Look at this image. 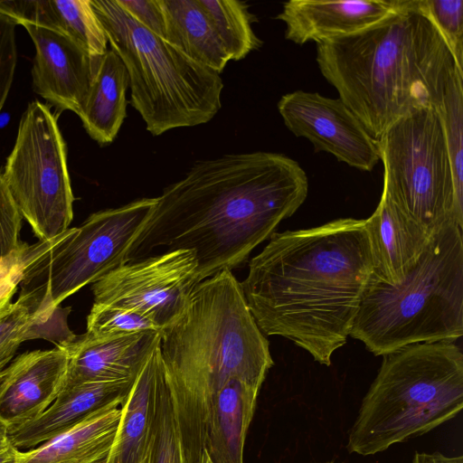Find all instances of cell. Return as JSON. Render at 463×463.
I'll use <instances>...</instances> for the list:
<instances>
[{"label": "cell", "instance_id": "cell-28", "mask_svg": "<svg viewBox=\"0 0 463 463\" xmlns=\"http://www.w3.org/2000/svg\"><path fill=\"white\" fill-rule=\"evenodd\" d=\"M437 110L451 165L457 209L463 217V75L454 78Z\"/></svg>", "mask_w": 463, "mask_h": 463}, {"label": "cell", "instance_id": "cell-20", "mask_svg": "<svg viewBox=\"0 0 463 463\" xmlns=\"http://www.w3.org/2000/svg\"><path fill=\"white\" fill-rule=\"evenodd\" d=\"M118 400L40 447L18 453L16 463H105L121 416Z\"/></svg>", "mask_w": 463, "mask_h": 463}, {"label": "cell", "instance_id": "cell-4", "mask_svg": "<svg viewBox=\"0 0 463 463\" xmlns=\"http://www.w3.org/2000/svg\"><path fill=\"white\" fill-rule=\"evenodd\" d=\"M159 351L195 463L216 393L231 380L260 390L273 365L269 344L240 282L223 270L199 282L181 317L162 330Z\"/></svg>", "mask_w": 463, "mask_h": 463}, {"label": "cell", "instance_id": "cell-31", "mask_svg": "<svg viewBox=\"0 0 463 463\" xmlns=\"http://www.w3.org/2000/svg\"><path fill=\"white\" fill-rule=\"evenodd\" d=\"M147 330L161 331L143 315L115 306L93 304L87 317L86 332L92 335H123Z\"/></svg>", "mask_w": 463, "mask_h": 463}, {"label": "cell", "instance_id": "cell-11", "mask_svg": "<svg viewBox=\"0 0 463 463\" xmlns=\"http://www.w3.org/2000/svg\"><path fill=\"white\" fill-rule=\"evenodd\" d=\"M199 282L194 251H165L127 262L93 283V304L135 311L162 331L181 317Z\"/></svg>", "mask_w": 463, "mask_h": 463}, {"label": "cell", "instance_id": "cell-9", "mask_svg": "<svg viewBox=\"0 0 463 463\" xmlns=\"http://www.w3.org/2000/svg\"><path fill=\"white\" fill-rule=\"evenodd\" d=\"M2 175L39 241L53 240L69 229L74 195L66 143L47 105L39 100L28 104Z\"/></svg>", "mask_w": 463, "mask_h": 463}, {"label": "cell", "instance_id": "cell-8", "mask_svg": "<svg viewBox=\"0 0 463 463\" xmlns=\"http://www.w3.org/2000/svg\"><path fill=\"white\" fill-rule=\"evenodd\" d=\"M383 192L430 235L446 224L463 227L439 111L427 108L394 123L377 140Z\"/></svg>", "mask_w": 463, "mask_h": 463}, {"label": "cell", "instance_id": "cell-5", "mask_svg": "<svg viewBox=\"0 0 463 463\" xmlns=\"http://www.w3.org/2000/svg\"><path fill=\"white\" fill-rule=\"evenodd\" d=\"M462 335V227L450 222L430 236L401 283L371 276L350 336L384 355L413 344L454 342Z\"/></svg>", "mask_w": 463, "mask_h": 463}, {"label": "cell", "instance_id": "cell-14", "mask_svg": "<svg viewBox=\"0 0 463 463\" xmlns=\"http://www.w3.org/2000/svg\"><path fill=\"white\" fill-rule=\"evenodd\" d=\"M68 364L61 345L19 354L0 373V420L10 430L40 416L61 392Z\"/></svg>", "mask_w": 463, "mask_h": 463}, {"label": "cell", "instance_id": "cell-3", "mask_svg": "<svg viewBox=\"0 0 463 463\" xmlns=\"http://www.w3.org/2000/svg\"><path fill=\"white\" fill-rule=\"evenodd\" d=\"M317 62L339 99L378 140L398 120L441 105L463 75L417 0L353 34L317 43Z\"/></svg>", "mask_w": 463, "mask_h": 463}, {"label": "cell", "instance_id": "cell-26", "mask_svg": "<svg viewBox=\"0 0 463 463\" xmlns=\"http://www.w3.org/2000/svg\"><path fill=\"white\" fill-rule=\"evenodd\" d=\"M58 314L50 317L41 307V295L22 290L18 299L0 314V373L9 364L21 344L44 338L47 326Z\"/></svg>", "mask_w": 463, "mask_h": 463}, {"label": "cell", "instance_id": "cell-38", "mask_svg": "<svg viewBox=\"0 0 463 463\" xmlns=\"http://www.w3.org/2000/svg\"><path fill=\"white\" fill-rule=\"evenodd\" d=\"M198 463H213L207 452L203 449Z\"/></svg>", "mask_w": 463, "mask_h": 463}, {"label": "cell", "instance_id": "cell-7", "mask_svg": "<svg viewBox=\"0 0 463 463\" xmlns=\"http://www.w3.org/2000/svg\"><path fill=\"white\" fill-rule=\"evenodd\" d=\"M123 61L130 103L153 136L209 122L222 107L220 73L194 61L128 15L116 0H90Z\"/></svg>", "mask_w": 463, "mask_h": 463}, {"label": "cell", "instance_id": "cell-35", "mask_svg": "<svg viewBox=\"0 0 463 463\" xmlns=\"http://www.w3.org/2000/svg\"><path fill=\"white\" fill-rule=\"evenodd\" d=\"M411 463H463V456H446L439 452H415Z\"/></svg>", "mask_w": 463, "mask_h": 463}, {"label": "cell", "instance_id": "cell-2", "mask_svg": "<svg viewBox=\"0 0 463 463\" xmlns=\"http://www.w3.org/2000/svg\"><path fill=\"white\" fill-rule=\"evenodd\" d=\"M365 220L274 232L240 282L259 328L324 365L343 346L373 275Z\"/></svg>", "mask_w": 463, "mask_h": 463}, {"label": "cell", "instance_id": "cell-13", "mask_svg": "<svg viewBox=\"0 0 463 463\" xmlns=\"http://www.w3.org/2000/svg\"><path fill=\"white\" fill-rule=\"evenodd\" d=\"M19 25L24 27L35 49L33 90L57 109L79 116L101 57H91L53 26L33 21H24Z\"/></svg>", "mask_w": 463, "mask_h": 463}, {"label": "cell", "instance_id": "cell-36", "mask_svg": "<svg viewBox=\"0 0 463 463\" xmlns=\"http://www.w3.org/2000/svg\"><path fill=\"white\" fill-rule=\"evenodd\" d=\"M19 450L13 444L0 449V463H16Z\"/></svg>", "mask_w": 463, "mask_h": 463}, {"label": "cell", "instance_id": "cell-19", "mask_svg": "<svg viewBox=\"0 0 463 463\" xmlns=\"http://www.w3.org/2000/svg\"><path fill=\"white\" fill-rule=\"evenodd\" d=\"M163 367L158 345L121 404L115 439L105 463H147Z\"/></svg>", "mask_w": 463, "mask_h": 463}, {"label": "cell", "instance_id": "cell-25", "mask_svg": "<svg viewBox=\"0 0 463 463\" xmlns=\"http://www.w3.org/2000/svg\"><path fill=\"white\" fill-rule=\"evenodd\" d=\"M147 463H195L165 367L158 383L156 411Z\"/></svg>", "mask_w": 463, "mask_h": 463}, {"label": "cell", "instance_id": "cell-37", "mask_svg": "<svg viewBox=\"0 0 463 463\" xmlns=\"http://www.w3.org/2000/svg\"><path fill=\"white\" fill-rule=\"evenodd\" d=\"M8 430V426L2 420H0V449L5 448L10 444Z\"/></svg>", "mask_w": 463, "mask_h": 463}, {"label": "cell", "instance_id": "cell-15", "mask_svg": "<svg viewBox=\"0 0 463 463\" xmlns=\"http://www.w3.org/2000/svg\"><path fill=\"white\" fill-rule=\"evenodd\" d=\"M162 331L98 336L87 332L62 345L69 354L63 389L83 383L131 380L160 344Z\"/></svg>", "mask_w": 463, "mask_h": 463}, {"label": "cell", "instance_id": "cell-18", "mask_svg": "<svg viewBox=\"0 0 463 463\" xmlns=\"http://www.w3.org/2000/svg\"><path fill=\"white\" fill-rule=\"evenodd\" d=\"M135 379L83 383L63 389L37 418L8 430L16 448H32L71 429L93 412L125 400Z\"/></svg>", "mask_w": 463, "mask_h": 463}, {"label": "cell", "instance_id": "cell-17", "mask_svg": "<svg viewBox=\"0 0 463 463\" xmlns=\"http://www.w3.org/2000/svg\"><path fill=\"white\" fill-rule=\"evenodd\" d=\"M373 274L396 285L418 262L430 236L407 218L383 192L373 213L365 219Z\"/></svg>", "mask_w": 463, "mask_h": 463}, {"label": "cell", "instance_id": "cell-39", "mask_svg": "<svg viewBox=\"0 0 463 463\" xmlns=\"http://www.w3.org/2000/svg\"><path fill=\"white\" fill-rule=\"evenodd\" d=\"M327 463H332V462H327Z\"/></svg>", "mask_w": 463, "mask_h": 463}, {"label": "cell", "instance_id": "cell-23", "mask_svg": "<svg viewBox=\"0 0 463 463\" xmlns=\"http://www.w3.org/2000/svg\"><path fill=\"white\" fill-rule=\"evenodd\" d=\"M127 69L111 49L101 57L79 115L88 135L100 146L116 138L127 116Z\"/></svg>", "mask_w": 463, "mask_h": 463}, {"label": "cell", "instance_id": "cell-24", "mask_svg": "<svg viewBox=\"0 0 463 463\" xmlns=\"http://www.w3.org/2000/svg\"><path fill=\"white\" fill-rule=\"evenodd\" d=\"M165 39L194 61L218 72L230 57L198 0H159Z\"/></svg>", "mask_w": 463, "mask_h": 463}, {"label": "cell", "instance_id": "cell-22", "mask_svg": "<svg viewBox=\"0 0 463 463\" xmlns=\"http://www.w3.org/2000/svg\"><path fill=\"white\" fill-rule=\"evenodd\" d=\"M0 5L18 25L33 21L53 26L93 58H100L108 51L107 34L90 0L2 1Z\"/></svg>", "mask_w": 463, "mask_h": 463}, {"label": "cell", "instance_id": "cell-30", "mask_svg": "<svg viewBox=\"0 0 463 463\" xmlns=\"http://www.w3.org/2000/svg\"><path fill=\"white\" fill-rule=\"evenodd\" d=\"M419 9L432 22L445 40L463 72V1L417 0Z\"/></svg>", "mask_w": 463, "mask_h": 463}, {"label": "cell", "instance_id": "cell-32", "mask_svg": "<svg viewBox=\"0 0 463 463\" xmlns=\"http://www.w3.org/2000/svg\"><path fill=\"white\" fill-rule=\"evenodd\" d=\"M16 26L15 20L0 11V112L8 97L16 68Z\"/></svg>", "mask_w": 463, "mask_h": 463}, {"label": "cell", "instance_id": "cell-1", "mask_svg": "<svg viewBox=\"0 0 463 463\" xmlns=\"http://www.w3.org/2000/svg\"><path fill=\"white\" fill-rule=\"evenodd\" d=\"M307 191L304 169L282 154H230L197 162L156 197L127 262L159 250H187L195 254L200 282L232 271L295 213Z\"/></svg>", "mask_w": 463, "mask_h": 463}, {"label": "cell", "instance_id": "cell-16", "mask_svg": "<svg viewBox=\"0 0 463 463\" xmlns=\"http://www.w3.org/2000/svg\"><path fill=\"white\" fill-rule=\"evenodd\" d=\"M403 0H290L277 19L286 24L285 38L297 44L317 43L360 32L398 11Z\"/></svg>", "mask_w": 463, "mask_h": 463}, {"label": "cell", "instance_id": "cell-6", "mask_svg": "<svg viewBox=\"0 0 463 463\" xmlns=\"http://www.w3.org/2000/svg\"><path fill=\"white\" fill-rule=\"evenodd\" d=\"M349 431L350 453L372 456L421 436L463 408V354L454 342L386 354Z\"/></svg>", "mask_w": 463, "mask_h": 463}, {"label": "cell", "instance_id": "cell-12", "mask_svg": "<svg viewBox=\"0 0 463 463\" xmlns=\"http://www.w3.org/2000/svg\"><path fill=\"white\" fill-rule=\"evenodd\" d=\"M278 109L286 127L308 139L316 152L329 153L366 172L380 161L377 140L340 99L296 90L281 97Z\"/></svg>", "mask_w": 463, "mask_h": 463}, {"label": "cell", "instance_id": "cell-27", "mask_svg": "<svg viewBox=\"0 0 463 463\" xmlns=\"http://www.w3.org/2000/svg\"><path fill=\"white\" fill-rule=\"evenodd\" d=\"M208 14L231 61H240L259 49L262 42L254 33L252 14L239 0H198Z\"/></svg>", "mask_w": 463, "mask_h": 463}, {"label": "cell", "instance_id": "cell-33", "mask_svg": "<svg viewBox=\"0 0 463 463\" xmlns=\"http://www.w3.org/2000/svg\"><path fill=\"white\" fill-rule=\"evenodd\" d=\"M23 217L0 173V260L16 250L20 241Z\"/></svg>", "mask_w": 463, "mask_h": 463}, {"label": "cell", "instance_id": "cell-10", "mask_svg": "<svg viewBox=\"0 0 463 463\" xmlns=\"http://www.w3.org/2000/svg\"><path fill=\"white\" fill-rule=\"evenodd\" d=\"M155 203L142 198L92 213L29 269L22 290L38 291L42 309L54 314L68 297L127 263L128 249Z\"/></svg>", "mask_w": 463, "mask_h": 463}, {"label": "cell", "instance_id": "cell-21", "mask_svg": "<svg viewBox=\"0 0 463 463\" xmlns=\"http://www.w3.org/2000/svg\"><path fill=\"white\" fill-rule=\"evenodd\" d=\"M259 392L233 379L214 396L203 439V449L213 463H243L245 439Z\"/></svg>", "mask_w": 463, "mask_h": 463}, {"label": "cell", "instance_id": "cell-34", "mask_svg": "<svg viewBox=\"0 0 463 463\" xmlns=\"http://www.w3.org/2000/svg\"><path fill=\"white\" fill-rule=\"evenodd\" d=\"M135 21L165 38V20L159 0H116Z\"/></svg>", "mask_w": 463, "mask_h": 463}, {"label": "cell", "instance_id": "cell-29", "mask_svg": "<svg viewBox=\"0 0 463 463\" xmlns=\"http://www.w3.org/2000/svg\"><path fill=\"white\" fill-rule=\"evenodd\" d=\"M71 228L51 241H39L21 245L0 260V314L12 304L11 300L29 269L42 260L69 234Z\"/></svg>", "mask_w": 463, "mask_h": 463}]
</instances>
